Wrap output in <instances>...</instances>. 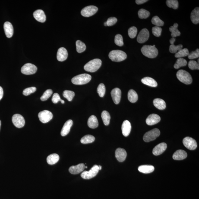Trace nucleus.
Here are the masks:
<instances>
[{
  "mask_svg": "<svg viewBox=\"0 0 199 199\" xmlns=\"http://www.w3.org/2000/svg\"><path fill=\"white\" fill-rule=\"evenodd\" d=\"M142 53L144 56L150 58H154L157 56L158 51L155 47V45L153 46L145 45L142 48Z\"/></svg>",
  "mask_w": 199,
  "mask_h": 199,
  "instance_id": "f257e3e1",
  "label": "nucleus"
},
{
  "mask_svg": "<svg viewBox=\"0 0 199 199\" xmlns=\"http://www.w3.org/2000/svg\"><path fill=\"white\" fill-rule=\"evenodd\" d=\"M102 64L101 60L94 59L89 61L84 65V68L86 71L90 72H94L99 69Z\"/></svg>",
  "mask_w": 199,
  "mask_h": 199,
  "instance_id": "f03ea898",
  "label": "nucleus"
},
{
  "mask_svg": "<svg viewBox=\"0 0 199 199\" xmlns=\"http://www.w3.org/2000/svg\"><path fill=\"white\" fill-rule=\"evenodd\" d=\"M110 59L114 62H120L124 61L127 58V54L120 50L111 51L109 55Z\"/></svg>",
  "mask_w": 199,
  "mask_h": 199,
  "instance_id": "7ed1b4c3",
  "label": "nucleus"
},
{
  "mask_svg": "<svg viewBox=\"0 0 199 199\" xmlns=\"http://www.w3.org/2000/svg\"><path fill=\"white\" fill-rule=\"evenodd\" d=\"M90 74H79L72 79V82L74 84L83 85L87 84L91 80Z\"/></svg>",
  "mask_w": 199,
  "mask_h": 199,
  "instance_id": "20e7f679",
  "label": "nucleus"
},
{
  "mask_svg": "<svg viewBox=\"0 0 199 199\" xmlns=\"http://www.w3.org/2000/svg\"><path fill=\"white\" fill-rule=\"evenodd\" d=\"M177 78L181 82L186 84H191L193 81L191 74L184 70H180L177 73Z\"/></svg>",
  "mask_w": 199,
  "mask_h": 199,
  "instance_id": "39448f33",
  "label": "nucleus"
},
{
  "mask_svg": "<svg viewBox=\"0 0 199 199\" xmlns=\"http://www.w3.org/2000/svg\"><path fill=\"white\" fill-rule=\"evenodd\" d=\"M160 133V131L158 129H153L145 134L143 137V140L145 142H146L153 141L159 137Z\"/></svg>",
  "mask_w": 199,
  "mask_h": 199,
  "instance_id": "423d86ee",
  "label": "nucleus"
},
{
  "mask_svg": "<svg viewBox=\"0 0 199 199\" xmlns=\"http://www.w3.org/2000/svg\"><path fill=\"white\" fill-rule=\"evenodd\" d=\"M99 171V166L95 165L89 171H84L81 174L82 178L84 179H90L94 178Z\"/></svg>",
  "mask_w": 199,
  "mask_h": 199,
  "instance_id": "0eeeda50",
  "label": "nucleus"
},
{
  "mask_svg": "<svg viewBox=\"0 0 199 199\" xmlns=\"http://www.w3.org/2000/svg\"><path fill=\"white\" fill-rule=\"evenodd\" d=\"M37 70V67L33 64L27 63L23 65L21 68V72L26 75H30L35 74Z\"/></svg>",
  "mask_w": 199,
  "mask_h": 199,
  "instance_id": "6e6552de",
  "label": "nucleus"
},
{
  "mask_svg": "<svg viewBox=\"0 0 199 199\" xmlns=\"http://www.w3.org/2000/svg\"><path fill=\"white\" fill-rule=\"evenodd\" d=\"M98 10V8L94 6H89L82 9L81 14L83 17H89L96 14Z\"/></svg>",
  "mask_w": 199,
  "mask_h": 199,
  "instance_id": "1a4fd4ad",
  "label": "nucleus"
},
{
  "mask_svg": "<svg viewBox=\"0 0 199 199\" xmlns=\"http://www.w3.org/2000/svg\"><path fill=\"white\" fill-rule=\"evenodd\" d=\"M38 117L39 121L43 123H46L49 122L53 118L52 112L48 110H44L39 112Z\"/></svg>",
  "mask_w": 199,
  "mask_h": 199,
  "instance_id": "9d476101",
  "label": "nucleus"
},
{
  "mask_svg": "<svg viewBox=\"0 0 199 199\" xmlns=\"http://www.w3.org/2000/svg\"><path fill=\"white\" fill-rule=\"evenodd\" d=\"M13 124L17 128H21L24 126L25 121L24 117L19 114H15L12 118Z\"/></svg>",
  "mask_w": 199,
  "mask_h": 199,
  "instance_id": "9b49d317",
  "label": "nucleus"
},
{
  "mask_svg": "<svg viewBox=\"0 0 199 199\" xmlns=\"http://www.w3.org/2000/svg\"><path fill=\"white\" fill-rule=\"evenodd\" d=\"M184 146L190 150H194L197 148V142L194 139L190 137H185L183 141Z\"/></svg>",
  "mask_w": 199,
  "mask_h": 199,
  "instance_id": "f8f14e48",
  "label": "nucleus"
},
{
  "mask_svg": "<svg viewBox=\"0 0 199 199\" xmlns=\"http://www.w3.org/2000/svg\"><path fill=\"white\" fill-rule=\"evenodd\" d=\"M149 33L146 29H143L140 31L137 38V42L140 43H144L149 39Z\"/></svg>",
  "mask_w": 199,
  "mask_h": 199,
  "instance_id": "ddd939ff",
  "label": "nucleus"
},
{
  "mask_svg": "<svg viewBox=\"0 0 199 199\" xmlns=\"http://www.w3.org/2000/svg\"><path fill=\"white\" fill-rule=\"evenodd\" d=\"M111 94L114 103L116 105L118 104L121 99V92L120 89L118 88H115L112 89Z\"/></svg>",
  "mask_w": 199,
  "mask_h": 199,
  "instance_id": "4468645a",
  "label": "nucleus"
},
{
  "mask_svg": "<svg viewBox=\"0 0 199 199\" xmlns=\"http://www.w3.org/2000/svg\"><path fill=\"white\" fill-rule=\"evenodd\" d=\"M161 118L159 115L156 114H151L146 118V122L147 125H153L160 122Z\"/></svg>",
  "mask_w": 199,
  "mask_h": 199,
  "instance_id": "2eb2a0df",
  "label": "nucleus"
},
{
  "mask_svg": "<svg viewBox=\"0 0 199 199\" xmlns=\"http://www.w3.org/2000/svg\"><path fill=\"white\" fill-rule=\"evenodd\" d=\"M167 147V145L165 143H159L153 149V153L155 156H158L162 154L165 151Z\"/></svg>",
  "mask_w": 199,
  "mask_h": 199,
  "instance_id": "dca6fc26",
  "label": "nucleus"
},
{
  "mask_svg": "<svg viewBox=\"0 0 199 199\" xmlns=\"http://www.w3.org/2000/svg\"><path fill=\"white\" fill-rule=\"evenodd\" d=\"M115 157L120 162H123L125 160L127 156V153L125 149L118 148L115 151Z\"/></svg>",
  "mask_w": 199,
  "mask_h": 199,
  "instance_id": "f3484780",
  "label": "nucleus"
},
{
  "mask_svg": "<svg viewBox=\"0 0 199 199\" xmlns=\"http://www.w3.org/2000/svg\"><path fill=\"white\" fill-rule=\"evenodd\" d=\"M68 53L65 48L61 47L58 49L57 53V59L58 61L63 62L67 59Z\"/></svg>",
  "mask_w": 199,
  "mask_h": 199,
  "instance_id": "a211bd4d",
  "label": "nucleus"
},
{
  "mask_svg": "<svg viewBox=\"0 0 199 199\" xmlns=\"http://www.w3.org/2000/svg\"><path fill=\"white\" fill-rule=\"evenodd\" d=\"M34 18L37 21L41 23H44L46 21V16L44 12L42 10H36L33 13Z\"/></svg>",
  "mask_w": 199,
  "mask_h": 199,
  "instance_id": "6ab92c4d",
  "label": "nucleus"
},
{
  "mask_svg": "<svg viewBox=\"0 0 199 199\" xmlns=\"http://www.w3.org/2000/svg\"><path fill=\"white\" fill-rule=\"evenodd\" d=\"M4 29L7 37H12L14 33V27L12 24L9 22L6 21L4 23Z\"/></svg>",
  "mask_w": 199,
  "mask_h": 199,
  "instance_id": "aec40b11",
  "label": "nucleus"
},
{
  "mask_svg": "<svg viewBox=\"0 0 199 199\" xmlns=\"http://www.w3.org/2000/svg\"><path fill=\"white\" fill-rule=\"evenodd\" d=\"M85 168V166L83 163L79 164L76 166H72L69 168V170L73 175H77L83 172Z\"/></svg>",
  "mask_w": 199,
  "mask_h": 199,
  "instance_id": "412c9836",
  "label": "nucleus"
},
{
  "mask_svg": "<svg viewBox=\"0 0 199 199\" xmlns=\"http://www.w3.org/2000/svg\"><path fill=\"white\" fill-rule=\"evenodd\" d=\"M121 129L124 136L127 137L129 135L131 130V125L130 121L127 120L124 121L123 122Z\"/></svg>",
  "mask_w": 199,
  "mask_h": 199,
  "instance_id": "4be33fe9",
  "label": "nucleus"
},
{
  "mask_svg": "<svg viewBox=\"0 0 199 199\" xmlns=\"http://www.w3.org/2000/svg\"><path fill=\"white\" fill-rule=\"evenodd\" d=\"M73 122L72 120H69L64 124L61 131V135L64 137L66 136L69 132L71 127L72 126Z\"/></svg>",
  "mask_w": 199,
  "mask_h": 199,
  "instance_id": "5701e85b",
  "label": "nucleus"
},
{
  "mask_svg": "<svg viewBox=\"0 0 199 199\" xmlns=\"http://www.w3.org/2000/svg\"><path fill=\"white\" fill-rule=\"evenodd\" d=\"M187 156L186 152L184 150H178L174 153L173 158L175 160H182L185 159Z\"/></svg>",
  "mask_w": 199,
  "mask_h": 199,
  "instance_id": "b1692460",
  "label": "nucleus"
},
{
  "mask_svg": "<svg viewBox=\"0 0 199 199\" xmlns=\"http://www.w3.org/2000/svg\"><path fill=\"white\" fill-rule=\"evenodd\" d=\"M143 84L150 87H156L157 86V83L155 80L151 77H145L141 80Z\"/></svg>",
  "mask_w": 199,
  "mask_h": 199,
  "instance_id": "393cba45",
  "label": "nucleus"
},
{
  "mask_svg": "<svg viewBox=\"0 0 199 199\" xmlns=\"http://www.w3.org/2000/svg\"><path fill=\"white\" fill-rule=\"evenodd\" d=\"M139 172L145 174L151 173L154 171V167L152 165H142L139 167L138 168Z\"/></svg>",
  "mask_w": 199,
  "mask_h": 199,
  "instance_id": "a878e982",
  "label": "nucleus"
},
{
  "mask_svg": "<svg viewBox=\"0 0 199 199\" xmlns=\"http://www.w3.org/2000/svg\"><path fill=\"white\" fill-rule=\"evenodd\" d=\"M191 19L194 24H198L199 23V8L198 7L195 8L192 11L191 14Z\"/></svg>",
  "mask_w": 199,
  "mask_h": 199,
  "instance_id": "bb28decb",
  "label": "nucleus"
},
{
  "mask_svg": "<svg viewBox=\"0 0 199 199\" xmlns=\"http://www.w3.org/2000/svg\"><path fill=\"white\" fill-rule=\"evenodd\" d=\"M87 125L91 128L94 129L97 128L99 125V122L97 118L95 115H92L89 118L88 120Z\"/></svg>",
  "mask_w": 199,
  "mask_h": 199,
  "instance_id": "cd10ccee",
  "label": "nucleus"
},
{
  "mask_svg": "<svg viewBox=\"0 0 199 199\" xmlns=\"http://www.w3.org/2000/svg\"><path fill=\"white\" fill-rule=\"evenodd\" d=\"M153 105L157 109L160 110H163L166 107V103L163 99H156L153 101Z\"/></svg>",
  "mask_w": 199,
  "mask_h": 199,
  "instance_id": "c85d7f7f",
  "label": "nucleus"
},
{
  "mask_svg": "<svg viewBox=\"0 0 199 199\" xmlns=\"http://www.w3.org/2000/svg\"><path fill=\"white\" fill-rule=\"evenodd\" d=\"M59 159V156L56 153H54L48 156L47 157V160L48 164L53 165L57 163Z\"/></svg>",
  "mask_w": 199,
  "mask_h": 199,
  "instance_id": "c756f323",
  "label": "nucleus"
},
{
  "mask_svg": "<svg viewBox=\"0 0 199 199\" xmlns=\"http://www.w3.org/2000/svg\"><path fill=\"white\" fill-rule=\"evenodd\" d=\"M128 97L129 101L132 103H135L138 100V95L135 91L131 89L128 92Z\"/></svg>",
  "mask_w": 199,
  "mask_h": 199,
  "instance_id": "7c9ffc66",
  "label": "nucleus"
},
{
  "mask_svg": "<svg viewBox=\"0 0 199 199\" xmlns=\"http://www.w3.org/2000/svg\"><path fill=\"white\" fill-rule=\"evenodd\" d=\"M178 24L175 23L174 24L173 26H171L170 27L169 30L171 32V36L172 38H175L179 36L180 35V32L178 30Z\"/></svg>",
  "mask_w": 199,
  "mask_h": 199,
  "instance_id": "2f4dec72",
  "label": "nucleus"
},
{
  "mask_svg": "<svg viewBox=\"0 0 199 199\" xmlns=\"http://www.w3.org/2000/svg\"><path fill=\"white\" fill-rule=\"evenodd\" d=\"M102 118L104 124L106 126L109 125L111 119L110 115L107 111H103L102 113Z\"/></svg>",
  "mask_w": 199,
  "mask_h": 199,
  "instance_id": "473e14b6",
  "label": "nucleus"
},
{
  "mask_svg": "<svg viewBox=\"0 0 199 199\" xmlns=\"http://www.w3.org/2000/svg\"><path fill=\"white\" fill-rule=\"evenodd\" d=\"M95 140V137L94 136L87 135L82 137L80 142L83 144H87L93 142Z\"/></svg>",
  "mask_w": 199,
  "mask_h": 199,
  "instance_id": "72a5a7b5",
  "label": "nucleus"
},
{
  "mask_svg": "<svg viewBox=\"0 0 199 199\" xmlns=\"http://www.w3.org/2000/svg\"><path fill=\"white\" fill-rule=\"evenodd\" d=\"M77 51L79 53L84 52L86 49V45L80 40H77L76 42Z\"/></svg>",
  "mask_w": 199,
  "mask_h": 199,
  "instance_id": "f704fd0d",
  "label": "nucleus"
},
{
  "mask_svg": "<svg viewBox=\"0 0 199 199\" xmlns=\"http://www.w3.org/2000/svg\"><path fill=\"white\" fill-rule=\"evenodd\" d=\"M187 61L183 58H178L174 67L176 69H178L181 67L185 66L187 65Z\"/></svg>",
  "mask_w": 199,
  "mask_h": 199,
  "instance_id": "c9c22d12",
  "label": "nucleus"
},
{
  "mask_svg": "<svg viewBox=\"0 0 199 199\" xmlns=\"http://www.w3.org/2000/svg\"><path fill=\"white\" fill-rule=\"evenodd\" d=\"M189 52L188 49L187 48H184L182 49L175 53V57L176 58H182L183 57H186L188 56Z\"/></svg>",
  "mask_w": 199,
  "mask_h": 199,
  "instance_id": "e433bc0d",
  "label": "nucleus"
},
{
  "mask_svg": "<svg viewBox=\"0 0 199 199\" xmlns=\"http://www.w3.org/2000/svg\"><path fill=\"white\" fill-rule=\"evenodd\" d=\"M63 95L69 101L71 102L74 97L75 94L74 92L72 91L65 90L64 92Z\"/></svg>",
  "mask_w": 199,
  "mask_h": 199,
  "instance_id": "4c0bfd02",
  "label": "nucleus"
},
{
  "mask_svg": "<svg viewBox=\"0 0 199 199\" xmlns=\"http://www.w3.org/2000/svg\"><path fill=\"white\" fill-rule=\"evenodd\" d=\"M150 13L149 11L143 9L139 10L138 12V15L139 18L141 19H145L147 18L150 16Z\"/></svg>",
  "mask_w": 199,
  "mask_h": 199,
  "instance_id": "58836bf2",
  "label": "nucleus"
},
{
  "mask_svg": "<svg viewBox=\"0 0 199 199\" xmlns=\"http://www.w3.org/2000/svg\"><path fill=\"white\" fill-rule=\"evenodd\" d=\"M183 47V45L181 44L175 45L174 44H172L170 46V52L172 53H176L178 51L182 49Z\"/></svg>",
  "mask_w": 199,
  "mask_h": 199,
  "instance_id": "ea45409f",
  "label": "nucleus"
},
{
  "mask_svg": "<svg viewBox=\"0 0 199 199\" xmlns=\"http://www.w3.org/2000/svg\"><path fill=\"white\" fill-rule=\"evenodd\" d=\"M166 4L169 8H173L174 9L178 8V2L177 0H168L166 1Z\"/></svg>",
  "mask_w": 199,
  "mask_h": 199,
  "instance_id": "a19ab883",
  "label": "nucleus"
},
{
  "mask_svg": "<svg viewBox=\"0 0 199 199\" xmlns=\"http://www.w3.org/2000/svg\"><path fill=\"white\" fill-rule=\"evenodd\" d=\"M152 23L153 24L158 27L163 26L164 24V22L161 20L157 16H155L153 17L152 19Z\"/></svg>",
  "mask_w": 199,
  "mask_h": 199,
  "instance_id": "79ce46f5",
  "label": "nucleus"
},
{
  "mask_svg": "<svg viewBox=\"0 0 199 199\" xmlns=\"http://www.w3.org/2000/svg\"><path fill=\"white\" fill-rule=\"evenodd\" d=\"M97 92L100 97H103L106 92V87L104 84L103 83H100L99 84L97 87Z\"/></svg>",
  "mask_w": 199,
  "mask_h": 199,
  "instance_id": "37998d69",
  "label": "nucleus"
},
{
  "mask_svg": "<svg viewBox=\"0 0 199 199\" xmlns=\"http://www.w3.org/2000/svg\"><path fill=\"white\" fill-rule=\"evenodd\" d=\"M53 92L52 89H48L43 94L41 97L40 99L42 101H45L52 96Z\"/></svg>",
  "mask_w": 199,
  "mask_h": 199,
  "instance_id": "c03bdc74",
  "label": "nucleus"
},
{
  "mask_svg": "<svg viewBox=\"0 0 199 199\" xmlns=\"http://www.w3.org/2000/svg\"><path fill=\"white\" fill-rule=\"evenodd\" d=\"M115 44L118 46L121 47L124 45L123 39L121 34H117L115 36Z\"/></svg>",
  "mask_w": 199,
  "mask_h": 199,
  "instance_id": "a18cd8bd",
  "label": "nucleus"
},
{
  "mask_svg": "<svg viewBox=\"0 0 199 199\" xmlns=\"http://www.w3.org/2000/svg\"><path fill=\"white\" fill-rule=\"evenodd\" d=\"M137 29L134 26L130 27L128 30L129 36L131 39H134L137 36Z\"/></svg>",
  "mask_w": 199,
  "mask_h": 199,
  "instance_id": "49530a36",
  "label": "nucleus"
},
{
  "mask_svg": "<svg viewBox=\"0 0 199 199\" xmlns=\"http://www.w3.org/2000/svg\"><path fill=\"white\" fill-rule=\"evenodd\" d=\"M152 32L153 35L156 37H159L161 36L162 32V29L160 27L155 26L152 28Z\"/></svg>",
  "mask_w": 199,
  "mask_h": 199,
  "instance_id": "de8ad7c7",
  "label": "nucleus"
},
{
  "mask_svg": "<svg viewBox=\"0 0 199 199\" xmlns=\"http://www.w3.org/2000/svg\"><path fill=\"white\" fill-rule=\"evenodd\" d=\"M189 68L191 70H199V64L195 61H190L188 64Z\"/></svg>",
  "mask_w": 199,
  "mask_h": 199,
  "instance_id": "09e8293b",
  "label": "nucleus"
},
{
  "mask_svg": "<svg viewBox=\"0 0 199 199\" xmlns=\"http://www.w3.org/2000/svg\"><path fill=\"white\" fill-rule=\"evenodd\" d=\"M36 88L34 87L27 88L23 90V94L24 96H29V95L31 94V93H34L36 91Z\"/></svg>",
  "mask_w": 199,
  "mask_h": 199,
  "instance_id": "8fccbe9b",
  "label": "nucleus"
},
{
  "mask_svg": "<svg viewBox=\"0 0 199 199\" xmlns=\"http://www.w3.org/2000/svg\"><path fill=\"white\" fill-rule=\"evenodd\" d=\"M188 58L190 59H195L199 57V49H197L195 51L189 54Z\"/></svg>",
  "mask_w": 199,
  "mask_h": 199,
  "instance_id": "3c124183",
  "label": "nucleus"
},
{
  "mask_svg": "<svg viewBox=\"0 0 199 199\" xmlns=\"http://www.w3.org/2000/svg\"><path fill=\"white\" fill-rule=\"evenodd\" d=\"M117 19L115 17H110L108 19L107 21H106L107 26H111L115 25L117 22Z\"/></svg>",
  "mask_w": 199,
  "mask_h": 199,
  "instance_id": "603ef678",
  "label": "nucleus"
},
{
  "mask_svg": "<svg viewBox=\"0 0 199 199\" xmlns=\"http://www.w3.org/2000/svg\"><path fill=\"white\" fill-rule=\"evenodd\" d=\"M61 100L59 94L57 93H55L52 96V101L54 103L56 104L59 101H61Z\"/></svg>",
  "mask_w": 199,
  "mask_h": 199,
  "instance_id": "864d4df0",
  "label": "nucleus"
},
{
  "mask_svg": "<svg viewBox=\"0 0 199 199\" xmlns=\"http://www.w3.org/2000/svg\"><path fill=\"white\" fill-rule=\"evenodd\" d=\"M147 1H148L147 0H136L135 2L137 5H141L147 2Z\"/></svg>",
  "mask_w": 199,
  "mask_h": 199,
  "instance_id": "5fc2aeb1",
  "label": "nucleus"
},
{
  "mask_svg": "<svg viewBox=\"0 0 199 199\" xmlns=\"http://www.w3.org/2000/svg\"><path fill=\"white\" fill-rule=\"evenodd\" d=\"M4 95V91L2 88L0 86V100L2 99Z\"/></svg>",
  "mask_w": 199,
  "mask_h": 199,
  "instance_id": "6e6d98bb",
  "label": "nucleus"
},
{
  "mask_svg": "<svg viewBox=\"0 0 199 199\" xmlns=\"http://www.w3.org/2000/svg\"><path fill=\"white\" fill-rule=\"evenodd\" d=\"M175 38H172V39H170V43L171 44H174V42H175Z\"/></svg>",
  "mask_w": 199,
  "mask_h": 199,
  "instance_id": "4d7b16f0",
  "label": "nucleus"
},
{
  "mask_svg": "<svg viewBox=\"0 0 199 199\" xmlns=\"http://www.w3.org/2000/svg\"><path fill=\"white\" fill-rule=\"evenodd\" d=\"M61 103H62V104H64L65 103V101L64 100H61Z\"/></svg>",
  "mask_w": 199,
  "mask_h": 199,
  "instance_id": "13d9d810",
  "label": "nucleus"
},
{
  "mask_svg": "<svg viewBox=\"0 0 199 199\" xmlns=\"http://www.w3.org/2000/svg\"><path fill=\"white\" fill-rule=\"evenodd\" d=\"M99 166V170H101L102 169V167L101 166Z\"/></svg>",
  "mask_w": 199,
  "mask_h": 199,
  "instance_id": "bf43d9fd",
  "label": "nucleus"
},
{
  "mask_svg": "<svg viewBox=\"0 0 199 199\" xmlns=\"http://www.w3.org/2000/svg\"><path fill=\"white\" fill-rule=\"evenodd\" d=\"M104 25H105V26H107V22H105V23H104Z\"/></svg>",
  "mask_w": 199,
  "mask_h": 199,
  "instance_id": "052dcab7",
  "label": "nucleus"
},
{
  "mask_svg": "<svg viewBox=\"0 0 199 199\" xmlns=\"http://www.w3.org/2000/svg\"><path fill=\"white\" fill-rule=\"evenodd\" d=\"M1 121L0 120V128H1Z\"/></svg>",
  "mask_w": 199,
  "mask_h": 199,
  "instance_id": "680f3d73",
  "label": "nucleus"
},
{
  "mask_svg": "<svg viewBox=\"0 0 199 199\" xmlns=\"http://www.w3.org/2000/svg\"><path fill=\"white\" fill-rule=\"evenodd\" d=\"M85 168H87V166H85Z\"/></svg>",
  "mask_w": 199,
  "mask_h": 199,
  "instance_id": "e2e57ef3",
  "label": "nucleus"
}]
</instances>
